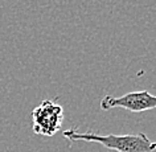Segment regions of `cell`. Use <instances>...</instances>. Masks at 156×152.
Instances as JSON below:
<instances>
[{
  "instance_id": "obj_1",
  "label": "cell",
  "mask_w": 156,
  "mask_h": 152,
  "mask_svg": "<svg viewBox=\"0 0 156 152\" xmlns=\"http://www.w3.org/2000/svg\"><path fill=\"white\" fill-rule=\"evenodd\" d=\"M62 135L70 142L82 140V142L99 143L107 150L116 152H156V142L150 140L143 132L128 135H98L93 131L78 132L74 128H70L62 132Z\"/></svg>"
},
{
  "instance_id": "obj_2",
  "label": "cell",
  "mask_w": 156,
  "mask_h": 152,
  "mask_svg": "<svg viewBox=\"0 0 156 152\" xmlns=\"http://www.w3.org/2000/svg\"><path fill=\"white\" fill-rule=\"evenodd\" d=\"M32 119L34 134L53 136L61 130L64 108L52 99H45L32 111Z\"/></svg>"
},
{
  "instance_id": "obj_3",
  "label": "cell",
  "mask_w": 156,
  "mask_h": 152,
  "mask_svg": "<svg viewBox=\"0 0 156 152\" xmlns=\"http://www.w3.org/2000/svg\"><path fill=\"white\" fill-rule=\"evenodd\" d=\"M99 106L103 111L120 107L131 112H142L156 108V95H152L148 90L131 91L122 97L106 95L102 98Z\"/></svg>"
}]
</instances>
